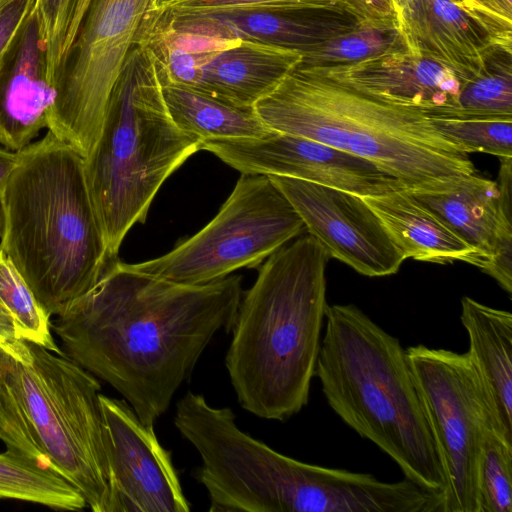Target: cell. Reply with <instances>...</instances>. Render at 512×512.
<instances>
[{"label":"cell","mask_w":512,"mask_h":512,"mask_svg":"<svg viewBox=\"0 0 512 512\" xmlns=\"http://www.w3.org/2000/svg\"><path fill=\"white\" fill-rule=\"evenodd\" d=\"M238 275L198 286L161 280L112 261L53 329L78 365L116 389L149 426L169 408L214 335L230 332Z\"/></svg>","instance_id":"obj_1"},{"label":"cell","mask_w":512,"mask_h":512,"mask_svg":"<svg viewBox=\"0 0 512 512\" xmlns=\"http://www.w3.org/2000/svg\"><path fill=\"white\" fill-rule=\"evenodd\" d=\"M330 257L310 235L271 254L237 309L225 365L241 407L285 421L309 400Z\"/></svg>","instance_id":"obj_2"},{"label":"cell","mask_w":512,"mask_h":512,"mask_svg":"<svg viewBox=\"0 0 512 512\" xmlns=\"http://www.w3.org/2000/svg\"><path fill=\"white\" fill-rule=\"evenodd\" d=\"M17 153L0 195V250L45 311L60 316L114 260L90 196L84 158L49 130Z\"/></svg>","instance_id":"obj_3"},{"label":"cell","mask_w":512,"mask_h":512,"mask_svg":"<svg viewBox=\"0 0 512 512\" xmlns=\"http://www.w3.org/2000/svg\"><path fill=\"white\" fill-rule=\"evenodd\" d=\"M254 107L271 130L369 160L413 194L446 191L476 173L469 153L444 137L425 113L377 100L307 68L295 67Z\"/></svg>","instance_id":"obj_4"},{"label":"cell","mask_w":512,"mask_h":512,"mask_svg":"<svg viewBox=\"0 0 512 512\" xmlns=\"http://www.w3.org/2000/svg\"><path fill=\"white\" fill-rule=\"evenodd\" d=\"M315 376L331 409L400 467L443 494L447 480L406 350L354 304L327 305Z\"/></svg>","instance_id":"obj_5"},{"label":"cell","mask_w":512,"mask_h":512,"mask_svg":"<svg viewBox=\"0 0 512 512\" xmlns=\"http://www.w3.org/2000/svg\"><path fill=\"white\" fill-rule=\"evenodd\" d=\"M28 362L0 349V440L6 450L70 482L94 512H107L109 464L93 374L27 342Z\"/></svg>","instance_id":"obj_6"},{"label":"cell","mask_w":512,"mask_h":512,"mask_svg":"<svg viewBox=\"0 0 512 512\" xmlns=\"http://www.w3.org/2000/svg\"><path fill=\"white\" fill-rule=\"evenodd\" d=\"M202 140L181 131L166 108L150 52L136 45L111 95L98 140L84 158L90 196L109 257L144 223L158 190Z\"/></svg>","instance_id":"obj_7"},{"label":"cell","mask_w":512,"mask_h":512,"mask_svg":"<svg viewBox=\"0 0 512 512\" xmlns=\"http://www.w3.org/2000/svg\"><path fill=\"white\" fill-rule=\"evenodd\" d=\"M304 230L299 214L267 175L242 174L199 232L160 257L128 266L174 284L204 285L257 267Z\"/></svg>","instance_id":"obj_8"},{"label":"cell","mask_w":512,"mask_h":512,"mask_svg":"<svg viewBox=\"0 0 512 512\" xmlns=\"http://www.w3.org/2000/svg\"><path fill=\"white\" fill-rule=\"evenodd\" d=\"M152 0H91L58 69L47 129L83 158L93 150L113 90Z\"/></svg>","instance_id":"obj_9"},{"label":"cell","mask_w":512,"mask_h":512,"mask_svg":"<svg viewBox=\"0 0 512 512\" xmlns=\"http://www.w3.org/2000/svg\"><path fill=\"white\" fill-rule=\"evenodd\" d=\"M406 353L446 475L443 512H478L484 428H503L467 352L415 345Z\"/></svg>","instance_id":"obj_10"},{"label":"cell","mask_w":512,"mask_h":512,"mask_svg":"<svg viewBox=\"0 0 512 512\" xmlns=\"http://www.w3.org/2000/svg\"><path fill=\"white\" fill-rule=\"evenodd\" d=\"M241 174L279 175L375 197L403 189L391 174L369 160L295 134L271 130L261 138L203 140Z\"/></svg>","instance_id":"obj_11"},{"label":"cell","mask_w":512,"mask_h":512,"mask_svg":"<svg viewBox=\"0 0 512 512\" xmlns=\"http://www.w3.org/2000/svg\"><path fill=\"white\" fill-rule=\"evenodd\" d=\"M267 176L330 258L369 277L387 276L399 270L405 259L362 197L292 177Z\"/></svg>","instance_id":"obj_12"},{"label":"cell","mask_w":512,"mask_h":512,"mask_svg":"<svg viewBox=\"0 0 512 512\" xmlns=\"http://www.w3.org/2000/svg\"><path fill=\"white\" fill-rule=\"evenodd\" d=\"M109 464L107 512H188L171 453L126 400L100 393Z\"/></svg>","instance_id":"obj_13"},{"label":"cell","mask_w":512,"mask_h":512,"mask_svg":"<svg viewBox=\"0 0 512 512\" xmlns=\"http://www.w3.org/2000/svg\"><path fill=\"white\" fill-rule=\"evenodd\" d=\"M146 23L227 40H246L301 53L354 29L360 22L341 1L282 10H213L148 14Z\"/></svg>","instance_id":"obj_14"},{"label":"cell","mask_w":512,"mask_h":512,"mask_svg":"<svg viewBox=\"0 0 512 512\" xmlns=\"http://www.w3.org/2000/svg\"><path fill=\"white\" fill-rule=\"evenodd\" d=\"M307 69L364 95L419 110L427 116H444L456 109L460 91L467 82L442 63L410 50L353 65Z\"/></svg>","instance_id":"obj_15"},{"label":"cell","mask_w":512,"mask_h":512,"mask_svg":"<svg viewBox=\"0 0 512 512\" xmlns=\"http://www.w3.org/2000/svg\"><path fill=\"white\" fill-rule=\"evenodd\" d=\"M500 161L497 182L474 173L446 191L412 193L474 250L480 269L500 240L512 238V157Z\"/></svg>","instance_id":"obj_16"},{"label":"cell","mask_w":512,"mask_h":512,"mask_svg":"<svg viewBox=\"0 0 512 512\" xmlns=\"http://www.w3.org/2000/svg\"><path fill=\"white\" fill-rule=\"evenodd\" d=\"M55 97L35 7L0 75V145L16 152L29 145L47 129Z\"/></svg>","instance_id":"obj_17"},{"label":"cell","mask_w":512,"mask_h":512,"mask_svg":"<svg viewBox=\"0 0 512 512\" xmlns=\"http://www.w3.org/2000/svg\"><path fill=\"white\" fill-rule=\"evenodd\" d=\"M398 24L412 53L442 63L467 81L496 47L457 0H407Z\"/></svg>","instance_id":"obj_18"},{"label":"cell","mask_w":512,"mask_h":512,"mask_svg":"<svg viewBox=\"0 0 512 512\" xmlns=\"http://www.w3.org/2000/svg\"><path fill=\"white\" fill-rule=\"evenodd\" d=\"M301 58L296 51L239 40L205 64L192 88L235 105L254 107L277 88Z\"/></svg>","instance_id":"obj_19"},{"label":"cell","mask_w":512,"mask_h":512,"mask_svg":"<svg viewBox=\"0 0 512 512\" xmlns=\"http://www.w3.org/2000/svg\"><path fill=\"white\" fill-rule=\"evenodd\" d=\"M362 198L378 216L404 259L437 264L463 261L475 266L474 250L412 193L398 189Z\"/></svg>","instance_id":"obj_20"},{"label":"cell","mask_w":512,"mask_h":512,"mask_svg":"<svg viewBox=\"0 0 512 512\" xmlns=\"http://www.w3.org/2000/svg\"><path fill=\"white\" fill-rule=\"evenodd\" d=\"M460 320L468 356L499 424L512 438V314L464 296Z\"/></svg>","instance_id":"obj_21"},{"label":"cell","mask_w":512,"mask_h":512,"mask_svg":"<svg viewBox=\"0 0 512 512\" xmlns=\"http://www.w3.org/2000/svg\"><path fill=\"white\" fill-rule=\"evenodd\" d=\"M160 82L166 108L175 125L202 141L261 138L271 131L255 107L235 105L192 87L161 79Z\"/></svg>","instance_id":"obj_22"},{"label":"cell","mask_w":512,"mask_h":512,"mask_svg":"<svg viewBox=\"0 0 512 512\" xmlns=\"http://www.w3.org/2000/svg\"><path fill=\"white\" fill-rule=\"evenodd\" d=\"M405 50L409 49L398 21H360L351 31L302 55L297 66L316 69L347 66Z\"/></svg>","instance_id":"obj_23"},{"label":"cell","mask_w":512,"mask_h":512,"mask_svg":"<svg viewBox=\"0 0 512 512\" xmlns=\"http://www.w3.org/2000/svg\"><path fill=\"white\" fill-rule=\"evenodd\" d=\"M0 497L64 510L87 506L81 493L62 476L7 450L0 454Z\"/></svg>","instance_id":"obj_24"},{"label":"cell","mask_w":512,"mask_h":512,"mask_svg":"<svg viewBox=\"0 0 512 512\" xmlns=\"http://www.w3.org/2000/svg\"><path fill=\"white\" fill-rule=\"evenodd\" d=\"M443 117L512 118V49L494 47L462 87L457 108Z\"/></svg>","instance_id":"obj_25"},{"label":"cell","mask_w":512,"mask_h":512,"mask_svg":"<svg viewBox=\"0 0 512 512\" xmlns=\"http://www.w3.org/2000/svg\"><path fill=\"white\" fill-rule=\"evenodd\" d=\"M478 512H512V438L488 423L478 464Z\"/></svg>","instance_id":"obj_26"},{"label":"cell","mask_w":512,"mask_h":512,"mask_svg":"<svg viewBox=\"0 0 512 512\" xmlns=\"http://www.w3.org/2000/svg\"><path fill=\"white\" fill-rule=\"evenodd\" d=\"M0 301L12 315L18 334L23 340L62 354L50 331V315L2 250H0Z\"/></svg>","instance_id":"obj_27"},{"label":"cell","mask_w":512,"mask_h":512,"mask_svg":"<svg viewBox=\"0 0 512 512\" xmlns=\"http://www.w3.org/2000/svg\"><path fill=\"white\" fill-rule=\"evenodd\" d=\"M428 117L444 137L467 153L485 152L500 159L512 157V118Z\"/></svg>","instance_id":"obj_28"},{"label":"cell","mask_w":512,"mask_h":512,"mask_svg":"<svg viewBox=\"0 0 512 512\" xmlns=\"http://www.w3.org/2000/svg\"><path fill=\"white\" fill-rule=\"evenodd\" d=\"M78 0H36L44 42L47 76L54 85L58 69L68 50V36Z\"/></svg>","instance_id":"obj_29"},{"label":"cell","mask_w":512,"mask_h":512,"mask_svg":"<svg viewBox=\"0 0 512 512\" xmlns=\"http://www.w3.org/2000/svg\"><path fill=\"white\" fill-rule=\"evenodd\" d=\"M341 0H163L150 14H180L213 10H282L309 5L334 4Z\"/></svg>","instance_id":"obj_30"},{"label":"cell","mask_w":512,"mask_h":512,"mask_svg":"<svg viewBox=\"0 0 512 512\" xmlns=\"http://www.w3.org/2000/svg\"><path fill=\"white\" fill-rule=\"evenodd\" d=\"M495 46L512 49V0H457Z\"/></svg>","instance_id":"obj_31"},{"label":"cell","mask_w":512,"mask_h":512,"mask_svg":"<svg viewBox=\"0 0 512 512\" xmlns=\"http://www.w3.org/2000/svg\"><path fill=\"white\" fill-rule=\"evenodd\" d=\"M36 7V0H12L0 12V75Z\"/></svg>","instance_id":"obj_32"},{"label":"cell","mask_w":512,"mask_h":512,"mask_svg":"<svg viewBox=\"0 0 512 512\" xmlns=\"http://www.w3.org/2000/svg\"><path fill=\"white\" fill-rule=\"evenodd\" d=\"M0 349L19 361L28 362L30 360L28 343L19 336L12 315L1 301Z\"/></svg>","instance_id":"obj_33"},{"label":"cell","mask_w":512,"mask_h":512,"mask_svg":"<svg viewBox=\"0 0 512 512\" xmlns=\"http://www.w3.org/2000/svg\"><path fill=\"white\" fill-rule=\"evenodd\" d=\"M360 21H397L391 0H341Z\"/></svg>","instance_id":"obj_34"},{"label":"cell","mask_w":512,"mask_h":512,"mask_svg":"<svg viewBox=\"0 0 512 512\" xmlns=\"http://www.w3.org/2000/svg\"><path fill=\"white\" fill-rule=\"evenodd\" d=\"M18 160V153L7 148H0V195L4 186L14 170Z\"/></svg>","instance_id":"obj_35"},{"label":"cell","mask_w":512,"mask_h":512,"mask_svg":"<svg viewBox=\"0 0 512 512\" xmlns=\"http://www.w3.org/2000/svg\"><path fill=\"white\" fill-rule=\"evenodd\" d=\"M391 2L394 6V9H395V12L397 15V21H398V17L401 14L402 10L404 9V7L407 3V0H391Z\"/></svg>","instance_id":"obj_36"},{"label":"cell","mask_w":512,"mask_h":512,"mask_svg":"<svg viewBox=\"0 0 512 512\" xmlns=\"http://www.w3.org/2000/svg\"><path fill=\"white\" fill-rule=\"evenodd\" d=\"M90 2L91 0H78L77 9L79 11H85L88 8Z\"/></svg>","instance_id":"obj_37"},{"label":"cell","mask_w":512,"mask_h":512,"mask_svg":"<svg viewBox=\"0 0 512 512\" xmlns=\"http://www.w3.org/2000/svg\"><path fill=\"white\" fill-rule=\"evenodd\" d=\"M12 0H0V12L11 2Z\"/></svg>","instance_id":"obj_38"},{"label":"cell","mask_w":512,"mask_h":512,"mask_svg":"<svg viewBox=\"0 0 512 512\" xmlns=\"http://www.w3.org/2000/svg\"><path fill=\"white\" fill-rule=\"evenodd\" d=\"M162 1H163V0H152L150 10L155 9L157 6H159V5H160V3H161ZM150 10H149V11H150Z\"/></svg>","instance_id":"obj_39"},{"label":"cell","mask_w":512,"mask_h":512,"mask_svg":"<svg viewBox=\"0 0 512 512\" xmlns=\"http://www.w3.org/2000/svg\"><path fill=\"white\" fill-rule=\"evenodd\" d=\"M2 226H3V214H2V207H1V203H0V234L2 231Z\"/></svg>","instance_id":"obj_40"}]
</instances>
